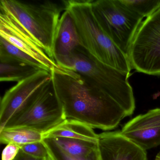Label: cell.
<instances>
[{"mask_svg":"<svg viewBox=\"0 0 160 160\" xmlns=\"http://www.w3.org/2000/svg\"><path fill=\"white\" fill-rule=\"evenodd\" d=\"M80 47L74 21L69 12L65 10L61 17L56 33L54 45L55 61L57 58L72 54Z\"/></svg>","mask_w":160,"mask_h":160,"instance_id":"cell-12","label":"cell"},{"mask_svg":"<svg viewBox=\"0 0 160 160\" xmlns=\"http://www.w3.org/2000/svg\"><path fill=\"white\" fill-rule=\"evenodd\" d=\"M0 37L38 61L48 72L59 67L25 31L9 16L1 12Z\"/></svg>","mask_w":160,"mask_h":160,"instance_id":"cell-10","label":"cell"},{"mask_svg":"<svg viewBox=\"0 0 160 160\" xmlns=\"http://www.w3.org/2000/svg\"><path fill=\"white\" fill-rule=\"evenodd\" d=\"M50 72L66 119L107 131L129 116L117 101L76 72L59 66Z\"/></svg>","mask_w":160,"mask_h":160,"instance_id":"cell-1","label":"cell"},{"mask_svg":"<svg viewBox=\"0 0 160 160\" xmlns=\"http://www.w3.org/2000/svg\"><path fill=\"white\" fill-rule=\"evenodd\" d=\"M42 133L29 128L16 127L0 130V141L2 144H14L20 147L28 143L42 141Z\"/></svg>","mask_w":160,"mask_h":160,"instance_id":"cell-15","label":"cell"},{"mask_svg":"<svg viewBox=\"0 0 160 160\" xmlns=\"http://www.w3.org/2000/svg\"><path fill=\"white\" fill-rule=\"evenodd\" d=\"M0 57H5L21 63L47 70L40 62L0 37Z\"/></svg>","mask_w":160,"mask_h":160,"instance_id":"cell-17","label":"cell"},{"mask_svg":"<svg viewBox=\"0 0 160 160\" xmlns=\"http://www.w3.org/2000/svg\"><path fill=\"white\" fill-rule=\"evenodd\" d=\"M0 3L1 12L12 18L55 62V38L65 11L63 1L62 5L53 2L31 3L17 0H1Z\"/></svg>","mask_w":160,"mask_h":160,"instance_id":"cell-4","label":"cell"},{"mask_svg":"<svg viewBox=\"0 0 160 160\" xmlns=\"http://www.w3.org/2000/svg\"><path fill=\"white\" fill-rule=\"evenodd\" d=\"M51 78L50 72L40 70L6 92L1 101L0 130L10 120L20 115L32 103Z\"/></svg>","mask_w":160,"mask_h":160,"instance_id":"cell-8","label":"cell"},{"mask_svg":"<svg viewBox=\"0 0 160 160\" xmlns=\"http://www.w3.org/2000/svg\"><path fill=\"white\" fill-rule=\"evenodd\" d=\"M63 3L74 21L81 47L104 64L130 76L132 69L128 57L104 30L92 0L64 1Z\"/></svg>","mask_w":160,"mask_h":160,"instance_id":"cell-2","label":"cell"},{"mask_svg":"<svg viewBox=\"0 0 160 160\" xmlns=\"http://www.w3.org/2000/svg\"><path fill=\"white\" fill-rule=\"evenodd\" d=\"M121 133L146 151L160 145V108L149 110L128 122Z\"/></svg>","mask_w":160,"mask_h":160,"instance_id":"cell-9","label":"cell"},{"mask_svg":"<svg viewBox=\"0 0 160 160\" xmlns=\"http://www.w3.org/2000/svg\"><path fill=\"white\" fill-rule=\"evenodd\" d=\"M128 58L132 69L160 76V7L141 23Z\"/></svg>","mask_w":160,"mask_h":160,"instance_id":"cell-6","label":"cell"},{"mask_svg":"<svg viewBox=\"0 0 160 160\" xmlns=\"http://www.w3.org/2000/svg\"><path fill=\"white\" fill-rule=\"evenodd\" d=\"M42 141L47 149L48 160H100L99 149L86 157H77L65 152L51 138H43Z\"/></svg>","mask_w":160,"mask_h":160,"instance_id":"cell-18","label":"cell"},{"mask_svg":"<svg viewBox=\"0 0 160 160\" xmlns=\"http://www.w3.org/2000/svg\"><path fill=\"white\" fill-rule=\"evenodd\" d=\"M14 160H48V159L34 157L25 153L20 149L19 153Z\"/></svg>","mask_w":160,"mask_h":160,"instance_id":"cell-22","label":"cell"},{"mask_svg":"<svg viewBox=\"0 0 160 160\" xmlns=\"http://www.w3.org/2000/svg\"><path fill=\"white\" fill-rule=\"evenodd\" d=\"M50 138L65 152L77 157H86L98 149V142L61 137Z\"/></svg>","mask_w":160,"mask_h":160,"instance_id":"cell-16","label":"cell"},{"mask_svg":"<svg viewBox=\"0 0 160 160\" xmlns=\"http://www.w3.org/2000/svg\"><path fill=\"white\" fill-rule=\"evenodd\" d=\"M59 137L98 142V134L92 128L73 120L66 119L43 134V138Z\"/></svg>","mask_w":160,"mask_h":160,"instance_id":"cell-13","label":"cell"},{"mask_svg":"<svg viewBox=\"0 0 160 160\" xmlns=\"http://www.w3.org/2000/svg\"><path fill=\"white\" fill-rule=\"evenodd\" d=\"M129 10L144 18L150 16L160 7V0H120Z\"/></svg>","mask_w":160,"mask_h":160,"instance_id":"cell-19","label":"cell"},{"mask_svg":"<svg viewBox=\"0 0 160 160\" xmlns=\"http://www.w3.org/2000/svg\"><path fill=\"white\" fill-rule=\"evenodd\" d=\"M59 66L76 72L117 101L131 116L135 101L130 76L104 64L81 47L67 57L55 59Z\"/></svg>","mask_w":160,"mask_h":160,"instance_id":"cell-3","label":"cell"},{"mask_svg":"<svg viewBox=\"0 0 160 160\" xmlns=\"http://www.w3.org/2000/svg\"><path fill=\"white\" fill-rule=\"evenodd\" d=\"M100 160H148L146 151L122 135L120 132L98 134Z\"/></svg>","mask_w":160,"mask_h":160,"instance_id":"cell-11","label":"cell"},{"mask_svg":"<svg viewBox=\"0 0 160 160\" xmlns=\"http://www.w3.org/2000/svg\"><path fill=\"white\" fill-rule=\"evenodd\" d=\"M20 148L25 153L31 156L48 159L47 149L42 141L28 143L21 146Z\"/></svg>","mask_w":160,"mask_h":160,"instance_id":"cell-20","label":"cell"},{"mask_svg":"<svg viewBox=\"0 0 160 160\" xmlns=\"http://www.w3.org/2000/svg\"><path fill=\"white\" fill-rule=\"evenodd\" d=\"M99 22L112 42L128 57L143 18L125 7L120 0H92Z\"/></svg>","mask_w":160,"mask_h":160,"instance_id":"cell-5","label":"cell"},{"mask_svg":"<svg viewBox=\"0 0 160 160\" xmlns=\"http://www.w3.org/2000/svg\"><path fill=\"white\" fill-rule=\"evenodd\" d=\"M40 70L42 69L5 57H0V80L1 82L14 81L18 83Z\"/></svg>","mask_w":160,"mask_h":160,"instance_id":"cell-14","label":"cell"},{"mask_svg":"<svg viewBox=\"0 0 160 160\" xmlns=\"http://www.w3.org/2000/svg\"><path fill=\"white\" fill-rule=\"evenodd\" d=\"M20 147L14 144L6 145L2 151V160H14L20 151Z\"/></svg>","mask_w":160,"mask_h":160,"instance_id":"cell-21","label":"cell"},{"mask_svg":"<svg viewBox=\"0 0 160 160\" xmlns=\"http://www.w3.org/2000/svg\"><path fill=\"white\" fill-rule=\"evenodd\" d=\"M65 120L51 78L32 103L20 115L10 120L3 129L25 127L43 134Z\"/></svg>","mask_w":160,"mask_h":160,"instance_id":"cell-7","label":"cell"}]
</instances>
